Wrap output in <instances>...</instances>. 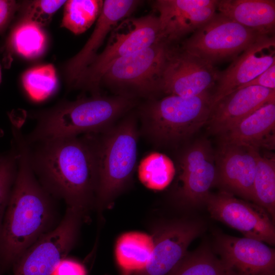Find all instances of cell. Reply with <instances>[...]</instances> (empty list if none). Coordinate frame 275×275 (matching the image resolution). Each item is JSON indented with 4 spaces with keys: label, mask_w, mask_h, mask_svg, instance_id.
<instances>
[{
    "label": "cell",
    "mask_w": 275,
    "mask_h": 275,
    "mask_svg": "<svg viewBox=\"0 0 275 275\" xmlns=\"http://www.w3.org/2000/svg\"><path fill=\"white\" fill-rule=\"evenodd\" d=\"M29 150L32 169L51 195L86 216L95 205L98 166L95 133L46 140Z\"/></svg>",
    "instance_id": "cell-1"
},
{
    "label": "cell",
    "mask_w": 275,
    "mask_h": 275,
    "mask_svg": "<svg viewBox=\"0 0 275 275\" xmlns=\"http://www.w3.org/2000/svg\"><path fill=\"white\" fill-rule=\"evenodd\" d=\"M17 169L0 230V268L14 266L24 252L51 230L55 211L50 195L36 177L30 147L20 130L14 132Z\"/></svg>",
    "instance_id": "cell-2"
},
{
    "label": "cell",
    "mask_w": 275,
    "mask_h": 275,
    "mask_svg": "<svg viewBox=\"0 0 275 275\" xmlns=\"http://www.w3.org/2000/svg\"><path fill=\"white\" fill-rule=\"evenodd\" d=\"M134 104L133 97L121 95L108 97L96 94L63 102L34 116L37 125L27 142L102 132Z\"/></svg>",
    "instance_id": "cell-3"
},
{
    "label": "cell",
    "mask_w": 275,
    "mask_h": 275,
    "mask_svg": "<svg viewBox=\"0 0 275 275\" xmlns=\"http://www.w3.org/2000/svg\"><path fill=\"white\" fill-rule=\"evenodd\" d=\"M103 132L101 138L96 136L98 185L95 205L101 211L109 206L128 184L138 151V129L133 116Z\"/></svg>",
    "instance_id": "cell-4"
},
{
    "label": "cell",
    "mask_w": 275,
    "mask_h": 275,
    "mask_svg": "<svg viewBox=\"0 0 275 275\" xmlns=\"http://www.w3.org/2000/svg\"><path fill=\"white\" fill-rule=\"evenodd\" d=\"M211 109L207 92L191 97L171 95L152 99L141 115L147 136L158 145H168L187 139L207 124Z\"/></svg>",
    "instance_id": "cell-5"
},
{
    "label": "cell",
    "mask_w": 275,
    "mask_h": 275,
    "mask_svg": "<svg viewBox=\"0 0 275 275\" xmlns=\"http://www.w3.org/2000/svg\"><path fill=\"white\" fill-rule=\"evenodd\" d=\"M106 45L73 85L74 87L97 92L101 77L117 60L148 48L160 41L157 16L151 14L140 17H127L110 32Z\"/></svg>",
    "instance_id": "cell-6"
},
{
    "label": "cell",
    "mask_w": 275,
    "mask_h": 275,
    "mask_svg": "<svg viewBox=\"0 0 275 275\" xmlns=\"http://www.w3.org/2000/svg\"><path fill=\"white\" fill-rule=\"evenodd\" d=\"M262 35L216 12L178 44L189 53L214 66L234 60Z\"/></svg>",
    "instance_id": "cell-7"
},
{
    "label": "cell",
    "mask_w": 275,
    "mask_h": 275,
    "mask_svg": "<svg viewBox=\"0 0 275 275\" xmlns=\"http://www.w3.org/2000/svg\"><path fill=\"white\" fill-rule=\"evenodd\" d=\"M168 45L159 42L114 61L100 80L118 95L153 96L158 93Z\"/></svg>",
    "instance_id": "cell-8"
},
{
    "label": "cell",
    "mask_w": 275,
    "mask_h": 275,
    "mask_svg": "<svg viewBox=\"0 0 275 275\" xmlns=\"http://www.w3.org/2000/svg\"><path fill=\"white\" fill-rule=\"evenodd\" d=\"M85 216L67 207L63 218L32 245L14 267L13 275H51L73 248Z\"/></svg>",
    "instance_id": "cell-9"
},
{
    "label": "cell",
    "mask_w": 275,
    "mask_h": 275,
    "mask_svg": "<svg viewBox=\"0 0 275 275\" xmlns=\"http://www.w3.org/2000/svg\"><path fill=\"white\" fill-rule=\"evenodd\" d=\"M219 71L182 49L178 44L168 45L158 93L183 97L210 92Z\"/></svg>",
    "instance_id": "cell-10"
},
{
    "label": "cell",
    "mask_w": 275,
    "mask_h": 275,
    "mask_svg": "<svg viewBox=\"0 0 275 275\" xmlns=\"http://www.w3.org/2000/svg\"><path fill=\"white\" fill-rule=\"evenodd\" d=\"M179 166L178 202L187 207L206 203L217 179L215 156L208 141L200 140L188 147L180 157Z\"/></svg>",
    "instance_id": "cell-11"
},
{
    "label": "cell",
    "mask_w": 275,
    "mask_h": 275,
    "mask_svg": "<svg viewBox=\"0 0 275 275\" xmlns=\"http://www.w3.org/2000/svg\"><path fill=\"white\" fill-rule=\"evenodd\" d=\"M206 204L212 217L238 230L244 237L274 244L273 220L260 206L238 199L223 190L210 194Z\"/></svg>",
    "instance_id": "cell-12"
},
{
    "label": "cell",
    "mask_w": 275,
    "mask_h": 275,
    "mask_svg": "<svg viewBox=\"0 0 275 275\" xmlns=\"http://www.w3.org/2000/svg\"><path fill=\"white\" fill-rule=\"evenodd\" d=\"M199 221L179 219L160 226L152 237L154 246L146 266L134 275H167L187 254L191 241L202 232Z\"/></svg>",
    "instance_id": "cell-13"
},
{
    "label": "cell",
    "mask_w": 275,
    "mask_h": 275,
    "mask_svg": "<svg viewBox=\"0 0 275 275\" xmlns=\"http://www.w3.org/2000/svg\"><path fill=\"white\" fill-rule=\"evenodd\" d=\"M218 0H158L160 41L178 44L208 21L216 12Z\"/></svg>",
    "instance_id": "cell-14"
},
{
    "label": "cell",
    "mask_w": 275,
    "mask_h": 275,
    "mask_svg": "<svg viewBox=\"0 0 275 275\" xmlns=\"http://www.w3.org/2000/svg\"><path fill=\"white\" fill-rule=\"evenodd\" d=\"M275 63V36H261L237 57L223 71H219L211 91L212 106L222 98L254 79Z\"/></svg>",
    "instance_id": "cell-15"
},
{
    "label": "cell",
    "mask_w": 275,
    "mask_h": 275,
    "mask_svg": "<svg viewBox=\"0 0 275 275\" xmlns=\"http://www.w3.org/2000/svg\"><path fill=\"white\" fill-rule=\"evenodd\" d=\"M215 249L228 275H275L274 250L263 242L221 234Z\"/></svg>",
    "instance_id": "cell-16"
},
{
    "label": "cell",
    "mask_w": 275,
    "mask_h": 275,
    "mask_svg": "<svg viewBox=\"0 0 275 275\" xmlns=\"http://www.w3.org/2000/svg\"><path fill=\"white\" fill-rule=\"evenodd\" d=\"M141 1L106 0L89 39L80 50L65 64L64 74L67 82H75L97 56V51L111 31L122 20L128 17Z\"/></svg>",
    "instance_id": "cell-17"
},
{
    "label": "cell",
    "mask_w": 275,
    "mask_h": 275,
    "mask_svg": "<svg viewBox=\"0 0 275 275\" xmlns=\"http://www.w3.org/2000/svg\"><path fill=\"white\" fill-rule=\"evenodd\" d=\"M258 150L222 144L215 156L216 182L223 191L253 201V183Z\"/></svg>",
    "instance_id": "cell-18"
},
{
    "label": "cell",
    "mask_w": 275,
    "mask_h": 275,
    "mask_svg": "<svg viewBox=\"0 0 275 275\" xmlns=\"http://www.w3.org/2000/svg\"><path fill=\"white\" fill-rule=\"evenodd\" d=\"M275 102V90L253 86L238 89L212 107L207 123L210 131L222 134L230 130L261 106Z\"/></svg>",
    "instance_id": "cell-19"
},
{
    "label": "cell",
    "mask_w": 275,
    "mask_h": 275,
    "mask_svg": "<svg viewBox=\"0 0 275 275\" xmlns=\"http://www.w3.org/2000/svg\"><path fill=\"white\" fill-rule=\"evenodd\" d=\"M275 102L264 104L222 135L223 144L256 150L272 149L275 141Z\"/></svg>",
    "instance_id": "cell-20"
},
{
    "label": "cell",
    "mask_w": 275,
    "mask_h": 275,
    "mask_svg": "<svg viewBox=\"0 0 275 275\" xmlns=\"http://www.w3.org/2000/svg\"><path fill=\"white\" fill-rule=\"evenodd\" d=\"M217 10L261 34L274 35V0H218Z\"/></svg>",
    "instance_id": "cell-21"
},
{
    "label": "cell",
    "mask_w": 275,
    "mask_h": 275,
    "mask_svg": "<svg viewBox=\"0 0 275 275\" xmlns=\"http://www.w3.org/2000/svg\"><path fill=\"white\" fill-rule=\"evenodd\" d=\"M47 44V36L42 27L20 18L13 25L5 43V66H9L13 55L27 59L39 57L45 51Z\"/></svg>",
    "instance_id": "cell-22"
},
{
    "label": "cell",
    "mask_w": 275,
    "mask_h": 275,
    "mask_svg": "<svg viewBox=\"0 0 275 275\" xmlns=\"http://www.w3.org/2000/svg\"><path fill=\"white\" fill-rule=\"evenodd\" d=\"M154 246L152 236L140 232H128L116 243L117 263L125 275L142 270L148 263Z\"/></svg>",
    "instance_id": "cell-23"
},
{
    "label": "cell",
    "mask_w": 275,
    "mask_h": 275,
    "mask_svg": "<svg viewBox=\"0 0 275 275\" xmlns=\"http://www.w3.org/2000/svg\"><path fill=\"white\" fill-rule=\"evenodd\" d=\"M254 203L263 208L273 221L275 216V159L257 156L253 183Z\"/></svg>",
    "instance_id": "cell-24"
},
{
    "label": "cell",
    "mask_w": 275,
    "mask_h": 275,
    "mask_svg": "<svg viewBox=\"0 0 275 275\" xmlns=\"http://www.w3.org/2000/svg\"><path fill=\"white\" fill-rule=\"evenodd\" d=\"M103 4L100 0L66 1L61 26L75 35L83 33L97 20Z\"/></svg>",
    "instance_id": "cell-25"
},
{
    "label": "cell",
    "mask_w": 275,
    "mask_h": 275,
    "mask_svg": "<svg viewBox=\"0 0 275 275\" xmlns=\"http://www.w3.org/2000/svg\"><path fill=\"white\" fill-rule=\"evenodd\" d=\"M167 275H228L221 260L207 245L187 253Z\"/></svg>",
    "instance_id": "cell-26"
},
{
    "label": "cell",
    "mask_w": 275,
    "mask_h": 275,
    "mask_svg": "<svg viewBox=\"0 0 275 275\" xmlns=\"http://www.w3.org/2000/svg\"><path fill=\"white\" fill-rule=\"evenodd\" d=\"M138 173L140 181L145 186L151 189L161 190L173 180L175 168L169 157L154 152L141 161Z\"/></svg>",
    "instance_id": "cell-27"
},
{
    "label": "cell",
    "mask_w": 275,
    "mask_h": 275,
    "mask_svg": "<svg viewBox=\"0 0 275 275\" xmlns=\"http://www.w3.org/2000/svg\"><path fill=\"white\" fill-rule=\"evenodd\" d=\"M23 86L35 101L44 100L56 91L58 79L54 67L50 64L31 68L22 77Z\"/></svg>",
    "instance_id": "cell-28"
},
{
    "label": "cell",
    "mask_w": 275,
    "mask_h": 275,
    "mask_svg": "<svg viewBox=\"0 0 275 275\" xmlns=\"http://www.w3.org/2000/svg\"><path fill=\"white\" fill-rule=\"evenodd\" d=\"M63 0H35L20 2V18L38 25H47L55 13L65 3Z\"/></svg>",
    "instance_id": "cell-29"
},
{
    "label": "cell",
    "mask_w": 275,
    "mask_h": 275,
    "mask_svg": "<svg viewBox=\"0 0 275 275\" xmlns=\"http://www.w3.org/2000/svg\"><path fill=\"white\" fill-rule=\"evenodd\" d=\"M17 169L16 152L0 160V230Z\"/></svg>",
    "instance_id": "cell-30"
},
{
    "label": "cell",
    "mask_w": 275,
    "mask_h": 275,
    "mask_svg": "<svg viewBox=\"0 0 275 275\" xmlns=\"http://www.w3.org/2000/svg\"><path fill=\"white\" fill-rule=\"evenodd\" d=\"M20 8V2L14 0H0V35L10 26Z\"/></svg>",
    "instance_id": "cell-31"
},
{
    "label": "cell",
    "mask_w": 275,
    "mask_h": 275,
    "mask_svg": "<svg viewBox=\"0 0 275 275\" xmlns=\"http://www.w3.org/2000/svg\"><path fill=\"white\" fill-rule=\"evenodd\" d=\"M83 265L76 261L64 258L58 264L51 275H86Z\"/></svg>",
    "instance_id": "cell-32"
},
{
    "label": "cell",
    "mask_w": 275,
    "mask_h": 275,
    "mask_svg": "<svg viewBox=\"0 0 275 275\" xmlns=\"http://www.w3.org/2000/svg\"><path fill=\"white\" fill-rule=\"evenodd\" d=\"M253 86H260L275 90V63H273L269 68L254 79L241 86L238 89Z\"/></svg>",
    "instance_id": "cell-33"
},
{
    "label": "cell",
    "mask_w": 275,
    "mask_h": 275,
    "mask_svg": "<svg viewBox=\"0 0 275 275\" xmlns=\"http://www.w3.org/2000/svg\"><path fill=\"white\" fill-rule=\"evenodd\" d=\"M2 70H1V65H0V84L2 81Z\"/></svg>",
    "instance_id": "cell-34"
},
{
    "label": "cell",
    "mask_w": 275,
    "mask_h": 275,
    "mask_svg": "<svg viewBox=\"0 0 275 275\" xmlns=\"http://www.w3.org/2000/svg\"><path fill=\"white\" fill-rule=\"evenodd\" d=\"M0 275H1V272H0Z\"/></svg>",
    "instance_id": "cell-35"
},
{
    "label": "cell",
    "mask_w": 275,
    "mask_h": 275,
    "mask_svg": "<svg viewBox=\"0 0 275 275\" xmlns=\"http://www.w3.org/2000/svg\"><path fill=\"white\" fill-rule=\"evenodd\" d=\"M1 158H0V160H1Z\"/></svg>",
    "instance_id": "cell-36"
}]
</instances>
